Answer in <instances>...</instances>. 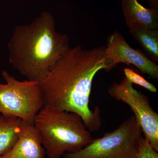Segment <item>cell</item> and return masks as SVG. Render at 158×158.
<instances>
[{
    "label": "cell",
    "instance_id": "cell-1",
    "mask_svg": "<svg viewBox=\"0 0 158 158\" xmlns=\"http://www.w3.org/2000/svg\"><path fill=\"white\" fill-rule=\"evenodd\" d=\"M102 69L110 70L106 47L70 48L39 82L44 105L76 113L90 131H97L101 126L99 110H90L89 103L94 78Z\"/></svg>",
    "mask_w": 158,
    "mask_h": 158
},
{
    "label": "cell",
    "instance_id": "cell-2",
    "mask_svg": "<svg viewBox=\"0 0 158 158\" xmlns=\"http://www.w3.org/2000/svg\"><path fill=\"white\" fill-rule=\"evenodd\" d=\"M70 48L68 35L56 31L53 15L44 11L15 27L8 44L9 61L27 80L39 83Z\"/></svg>",
    "mask_w": 158,
    "mask_h": 158
},
{
    "label": "cell",
    "instance_id": "cell-3",
    "mask_svg": "<svg viewBox=\"0 0 158 158\" xmlns=\"http://www.w3.org/2000/svg\"><path fill=\"white\" fill-rule=\"evenodd\" d=\"M34 126L49 158L79 151L93 140L81 116L49 105H44L37 113Z\"/></svg>",
    "mask_w": 158,
    "mask_h": 158
},
{
    "label": "cell",
    "instance_id": "cell-4",
    "mask_svg": "<svg viewBox=\"0 0 158 158\" xmlns=\"http://www.w3.org/2000/svg\"><path fill=\"white\" fill-rule=\"evenodd\" d=\"M135 117L127 118L118 127L79 151L65 153L64 158H135L142 137Z\"/></svg>",
    "mask_w": 158,
    "mask_h": 158
},
{
    "label": "cell",
    "instance_id": "cell-5",
    "mask_svg": "<svg viewBox=\"0 0 158 158\" xmlns=\"http://www.w3.org/2000/svg\"><path fill=\"white\" fill-rule=\"evenodd\" d=\"M2 75L6 83H0V114L34 125L44 105L39 82L18 81L6 70Z\"/></svg>",
    "mask_w": 158,
    "mask_h": 158
},
{
    "label": "cell",
    "instance_id": "cell-6",
    "mask_svg": "<svg viewBox=\"0 0 158 158\" xmlns=\"http://www.w3.org/2000/svg\"><path fill=\"white\" fill-rule=\"evenodd\" d=\"M108 92L115 99L129 106L144 138L158 152V114L151 106L148 96L135 89L132 83L126 77L119 83H113Z\"/></svg>",
    "mask_w": 158,
    "mask_h": 158
},
{
    "label": "cell",
    "instance_id": "cell-7",
    "mask_svg": "<svg viewBox=\"0 0 158 158\" xmlns=\"http://www.w3.org/2000/svg\"><path fill=\"white\" fill-rule=\"evenodd\" d=\"M107 57L110 69L119 63L135 65L142 73L158 80V65L138 49L133 48L118 31L110 34L107 39Z\"/></svg>",
    "mask_w": 158,
    "mask_h": 158
},
{
    "label": "cell",
    "instance_id": "cell-8",
    "mask_svg": "<svg viewBox=\"0 0 158 158\" xmlns=\"http://www.w3.org/2000/svg\"><path fill=\"white\" fill-rule=\"evenodd\" d=\"M41 137L34 125L22 122L21 131L11 149L0 158H45Z\"/></svg>",
    "mask_w": 158,
    "mask_h": 158
},
{
    "label": "cell",
    "instance_id": "cell-9",
    "mask_svg": "<svg viewBox=\"0 0 158 158\" xmlns=\"http://www.w3.org/2000/svg\"><path fill=\"white\" fill-rule=\"evenodd\" d=\"M121 7L130 30L138 27L158 29V9L145 8L138 0H122Z\"/></svg>",
    "mask_w": 158,
    "mask_h": 158
},
{
    "label": "cell",
    "instance_id": "cell-10",
    "mask_svg": "<svg viewBox=\"0 0 158 158\" xmlns=\"http://www.w3.org/2000/svg\"><path fill=\"white\" fill-rule=\"evenodd\" d=\"M23 120L0 114V156L9 151L17 141Z\"/></svg>",
    "mask_w": 158,
    "mask_h": 158
},
{
    "label": "cell",
    "instance_id": "cell-11",
    "mask_svg": "<svg viewBox=\"0 0 158 158\" xmlns=\"http://www.w3.org/2000/svg\"><path fill=\"white\" fill-rule=\"evenodd\" d=\"M130 34L140 44L146 56L158 62V29L138 27L130 30Z\"/></svg>",
    "mask_w": 158,
    "mask_h": 158
},
{
    "label": "cell",
    "instance_id": "cell-12",
    "mask_svg": "<svg viewBox=\"0 0 158 158\" xmlns=\"http://www.w3.org/2000/svg\"><path fill=\"white\" fill-rule=\"evenodd\" d=\"M125 77L132 84L139 85L153 93L157 92V88L150 82L145 80L143 77L134 71L133 69L129 68H125L124 70Z\"/></svg>",
    "mask_w": 158,
    "mask_h": 158
},
{
    "label": "cell",
    "instance_id": "cell-13",
    "mask_svg": "<svg viewBox=\"0 0 158 158\" xmlns=\"http://www.w3.org/2000/svg\"><path fill=\"white\" fill-rule=\"evenodd\" d=\"M135 158H158V154L145 138L141 139Z\"/></svg>",
    "mask_w": 158,
    "mask_h": 158
},
{
    "label": "cell",
    "instance_id": "cell-14",
    "mask_svg": "<svg viewBox=\"0 0 158 158\" xmlns=\"http://www.w3.org/2000/svg\"><path fill=\"white\" fill-rule=\"evenodd\" d=\"M150 8L158 9V0H148Z\"/></svg>",
    "mask_w": 158,
    "mask_h": 158
}]
</instances>
